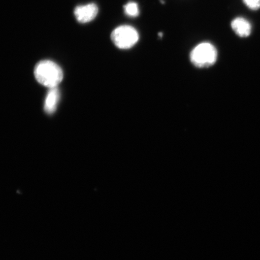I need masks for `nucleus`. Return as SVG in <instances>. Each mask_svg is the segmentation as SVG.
Returning <instances> with one entry per match:
<instances>
[{"label":"nucleus","instance_id":"1a4fd4ad","mask_svg":"<svg viewBox=\"0 0 260 260\" xmlns=\"http://www.w3.org/2000/svg\"><path fill=\"white\" fill-rule=\"evenodd\" d=\"M158 36H159V37H161H161H162V32H159V34H158Z\"/></svg>","mask_w":260,"mask_h":260},{"label":"nucleus","instance_id":"39448f33","mask_svg":"<svg viewBox=\"0 0 260 260\" xmlns=\"http://www.w3.org/2000/svg\"><path fill=\"white\" fill-rule=\"evenodd\" d=\"M232 27L236 34L241 38L248 37L251 34V24L246 19L242 17H237L233 19Z\"/></svg>","mask_w":260,"mask_h":260},{"label":"nucleus","instance_id":"20e7f679","mask_svg":"<svg viewBox=\"0 0 260 260\" xmlns=\"http://www.w3.org/2000/svg\"><path fill=\"white\" fill-rule=\"evenodd\" d=\"M99 14V8L95 3L77 6L74 9V15L80 23H87L93 20Z\"/></svg>","mask_w":260,"mask_h":260},{"label":"nucleus","instance_id":"6e6552de","mask_svg":"<svg viewBox=\"0 0 260 260\" xmlns=\"http://www.w3.org/2000/svg\"><path fill=\"white\" fill-rule=\"evenodd\" d=\"M245 5L249 9L257 11L260 8V0H243Z\"/></svg>","mask_w":260,"mask_h":260},{"label":"nucleus","instance_id":"f03ea898","mask_svg":"<svg viewBox=\"0 0 260 260\" xmlns=\"http://www.w3.org/2000/svg\"><path fill=\"white\" fill-rule=\"evenodd\" d=\"M217 50L209 42H203L194 47L190 53V60L194 66L200 68H209L216 62Z\"/></svg>","mask_w":260,"mask_h":260},{"label":"nucleus","instance_id":"f257e3e1","mask_svg":"<svg viewBox=\"0 0 260 260\" xmlns=\"http://www.w3.org/2000/svg\"><path fill=\"white\" fill-rule=\"evenodd\" d=\"M35 76L39 83L52 88L58 86L63 79V71L54 61L45 60L39 62L35 68Z\"/></svg>","mask_w":260,"mask_h":260},{"label":"nucleus","instance_id":"423d86ee","mask_svg":"<svg viewBox=\"0 0 260 260\" xmlns=\"http://www.w3.org/2000/svg\"><path fill=\"white\" fill-rule=\"evenodd\" d=\"M59 99L60 92L57 87L50 88L45 100V111L48 114H52L56 111Z\"/></svg>","mask_w":260,"mask_h":260},{"label":"nucleus","instance_id":"0eeeda50","mask_svg":"<svg viewBox=\"0 0 260 260\" xmlns=\"http://www.w3.org/2000/svg\"><path fill=\"white\" fill-rule=\"evenodd\" d=\"M125 14L130 18H136L140 14V10L137 3L129 2L123 6Z\"/></svg>","mask_w":260,"mask_h":260},{"label":"nucleus","instance_id":"7ed1b4c3","mask_svg":"<svg viewBox=\"0 0 260 260\" xmlns=\"http://www.w3.org/2000/svg\"><path fill=\"white\" fill-rule=\"evenodd\" d=\"M114 45L121 50H128L135 46L139 40V32L133 26L120 25L111 34Z\"/></svg>","mask_w":260,"mask_h":260}]
</instances>
